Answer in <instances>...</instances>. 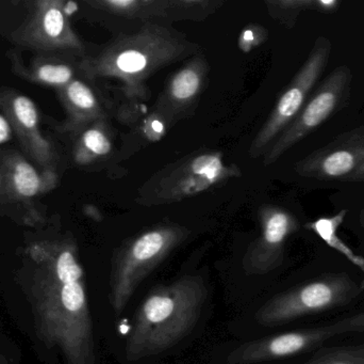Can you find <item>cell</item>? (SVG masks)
<instances>
[{"instance_id": "cell-1", "label": "cell", "mask_w": 364, "mask_h": 364, "mask_svg": "<svg viewBox=\"0 0 364 364\" xmlns=\"http://www.w3.org/2000/svg\"><path fill=\"white\" fill-rule=\"evenodd\" d=\"M208 296L200 276L186 275L154 288L136 310L126 341L130 363L160 355L194 329Z\"/></svg>"}, {"instance_id": "cell-2", "label": "cell", "mask_w": 364, "mask_h": 364, "mask_svg": "<svg viewBox=\"0 0 364 364\" xmlns=\"http://www.w3.org/2000/svg\"><path fill=\"white\" fill-rule=\"evenodd\" d=\"M194 45L181 33L156 21L115 38L85 63L92 77L115 79L129 96L140 95L144 83L158 71L193 53Z\"/></svg>"}, {"instance_id": "cell-3", "label": "cell", "mask_w": 364, "mask_h": 364, "mask_svg": "<svg viewBox=\"0 0 364 364\" xmlns=\"http://www.w3.org/2000/svg\"><path fill=\"white\" fill-rule=\"evenodd\" d=\"M178 224H162L124 243L113 256L110 273V305L115 314L127 307L147 276L188 237Z\"/></svg>"}, {"instance_id": "cell-4", "label": "cell", "mask_w": 364, "mask_h": 364, "mask_svg": "<svg viewBox=\"0 0 364 364\" xmlns=\"http://www.w3.org/2000/svg\"><path fill=\"white\" fill-rule=\"evenodd\" d=\"M363 291L364 280L358 282L350 274H325L269 299L256 312L255 320L262 326L287 324L350 305Z\"/></svg>"}, {"instance_id": "cell-5", "label": "cell", "mask_w": 364, "mask_h": 364, "mask_svg": "<svg viewBox=\"0 0 364 364\" xmlns=\"http://www.w3.org/2000/svg\"><path fill=\"white\" fill-rule=\"evenodd\" d=\"M241 175L237 165L226 164L220 152L191 154L147 182L141 189L139 202L146 207L172 204Z\"/></svg>"}, {"instance_id": "cell-6", "label": "cell", "mask_w": 364, "mask_h": 364, "mask_svg": "<svg viewBox=\"0 0 364 364\" xmlns=\"http://www.w3.org/2000/svg\"><path fill=\"white\" fill-rule=\"evenodd\" d=\"M331 49L333 45L328 38L320 36L316 41L307 59L284 90L271 115L252 140L248 152L250 157L264 155L275 139L294 121L305 106L306 100L316 81L322 76L328 63Z\"/></svg>"}, {"instance_id": "cell-7", "label": "cell", "mask_w": 364, "mask_h": 364, "mask_svg": "<svg viewBox=\"0 0 364 364\" xmlns=\"http://www.w3.org/2000/svg\"><path fill=\"white\" fill-rule=\"evenodd\" d=\"M364 312L324 326L289 331L242 344L228 355L229 364H255L297 356L346 333H363Z\"/></svg>"}, {"instance_id": "cell-8", "label": "cell", "mask_w": 364, "mask_h": 364, "mask_svg": "<svg viewBox=\"0 0 364 364\" xmlns=\"http://www.w3.org/2000/svg\"><path fill=\"white\" fill-rule=\"evenodd\" d=\"M350 66L336 68L318 88L294 121L275 139L264 154L263 165L275 164L289 150L320 128L336 111L348 104L352 88Z\"/></svg>"}, {"instance_id": "cell-9", "label": "cell", "mask_w": 364, "mask_h": 364, "mask_svg": "<svg viewBox=\"0 0 364 364\" xmlns=\"http://www.w3.org/2000/svg\"><path fill=\"white\" fill-rule=\"evenodd\" d=\"M261 232L242 259L246 276H264L279 269L284 261V247L299 229L294 215L282 207L264 205L259 211Z\"/></svg>"}, {"instance_id": "cell-10", "label": "cell", "mask_w": 364, "mask_h": 364, "mask_svg": "<svg viewBox=\"0 0 364 364\" xmlns=\"http://www.w3.org/2000/svg\"><path fill=\"white\" fill-rule=\"evenodd\" d=\"M364 162V125L338 136L295 166L297 175L320 181H343Z\"/></svg>"}, {"instance_id": "cell-11", "label": "cell", "mask_w": 364, "mask_h": 364, "mask_svg": "<svg viewBox=\"0 0 364 364\" xmlns=\"http://www.w3.org/2000/svg\"><path fill=\"white\" fill-rule=\"evenodd\" d=\"M209 66L203 56L197 55L177 71L164 87L156 104V113L173 124L198 102L207 83Z\"/></svg>"}, {"instance_id": "cell-12", "label": "cell", "mask_w": 364, "mask_h": 364, "mask_svg": "<svg viewBox=\"0 0 364 364\" xmlns=\"http://www.w3.org/2000/svg\"><path fill=\"white\" fill-rule=\"evenodd\" d=\"M92 4L114 16L153 21L171 19V0H98Z\"/></svg>"}, {"instance_id": "cell-13", "label": "cell", "mask_w": 364, "mask_h": 364, "mask_svg": "<svg viewBox=\"0 0 364 364\" xmlns=\"http://www.w3.org/2000/svg\"><path fill=\"white\" fill-rule=\"evenodd\" d=\"M267 12L272 19L288 28L296 25L301 12L316 11L320 13L336 12L341 6L338 0H265Z\"/></svg>"}, {"instance_id": "cell-14", "label": "cell", "mask_w": 364, "mask_h": 364, "mask_svg": "<svg viewBox=\"0 0 364 364\" xmlns=\"http://www.w3.org/2000/svg\"><path fill=\"white\" fill-rule=\"evenodd\" d=\"M346 214H348V209H342L339 213L336 214L335 216H331V217H322L316 220V222H309V224H306V228L318 234V237L322 239L329 247L346 256L352 264L358 267L364 273V259L363 256L355 254L348 247V245H346L342 241L341 237L338 235V230L343 224Z\"/></svg>"}, {"instance_id": "cell-15", "label": "cell", "mask_w": 364, "mask_h": 364, "mask_svg": "<svg viewBox=\"0 0 364 364\" xmlns=\"http://www.w3.org/2000/svg\"><path fill=\"white\" fill-rule=\"evenodd\" d=\"M66 96L75 115L81 121H104L105 113L95 93L82 81H70L66 87Z\"/></svg>"}, {"instance_id": "cell-16", "label": "cell", "mask_w": 364, "mask_h": 364, "mask_svg": "<svg viewBox=\"0 0 364 364\" xmlns=\"http://www.w3.org/2000/svg\"><path fill=\"white\" fill-rule=\"evenodd\" d=\"M112 140L102 121L89 128L81 137V160L85 162L106 157L112 152Z\"/></svg>"}, {"instance_id": "cell-17", "label": "cell", "mask_w": 364, "mask_h": 364, "mask_svg": "<svg viewBox=\"0 0 364 364\" xmlns=\"http://www.w3.org/2000/svg\"><path fill=\"white\" fill-rule=\"evenodd\" d=\"M303 364H364V344L318 348Z\"/></svg>"}, {"instance_id": "cell-18", "label": "cell", "mask_w": 364, "mask_h": 364, "mask_svg": "<svg viewBox=\"0 0 364 364\" xmlns=\"http://www.w3.org/2000/svg\"><path fill=\"white\" fill-rule=\"evenodd\" d=\"M223 4L224 2L218 0H171V19L200 21Z\"/></svg>"}, {"instance_id": "cell-19", "label": "cell", "mask_w": 364, "mask_h": 364, "mask_svg": "<svg viewBox=\"0 0 364 364\" xmlns=\"http://www.w3.org/2000/svg\"><path fill=\"white\" fill-rule=\"evenodd\" d=\"M15 188L23 197H33L40 189V177L33 167L27 162H19L15 168Z\"/></svg>"}, {"instance_id": "cell-20", "label": "cell", "mask_w": 364, "mask_h": 364, "mask_svg": "<svg viewBox=\"0 0 364 364\" xmlns=\"http://www.w3.org/2000/svg\"><path fill=\"white\" fill-rule=\"evenodd\" d=\"M44 30L49 38H59L64 36L75 46H79L78 41L70 33L66 25L65 16L60 9L50 8L47 11L44 17Z\"/></svg>"}, {"instance_id": "cell-21", "label": "cell", "mask_w": 364, "mask_h": 364, "mask_svg": "<svg viewBox=\"0 0 364 364\" xmlns=\"http://www.w3.org/2000/svg\"><path fill=\"white\" fill-rule=\"evenodd\" d=\"M269 38L267 28L259 24H248L240 33L237 45L243 53H250L252 49L264 44Z\"/></svg>"}, {"instance_id": "cell-22", "label": "cell", "mask_w": 364, "mask_h": 364, "mask_svg": "<svg viewBox=\"0 0 364 364\" xmlns=\"http://www.w3.org/2000/svg\"><path fill=\"white\" fill-rule=\"evenodd\" d=\"M41 80L51 85H68L72 81L73 70L64 64H46L38 68Z\"/></svg>"}, {"instance_id": "cell-23", "label": "cell", "mask_w": 364, "mask_h": 364, "mask_svg": "<svg viewBox=\"0 0 364 364\" xmlns=\"http://www.w3.org/2000/svg\"><path fill=\"white\" fill-rule=\"evenodd\" d=\"M14 111L17 119L26 128H33L38 122V113L33 102L26 96H19L14 102Z\"/></svg>"}, {"instance_id": "cell-24", "label": "cell", "mask_w": 364, "mask_h": 364, "mask_svg": "<svg viewBox=\"0 0 364 364\" xmlns=\"http://www.w3.org/2000/svg\"><path fill=\"white\" fill-rule=\"evenodd\" d=\"M342 182H348V183H350V182H364V162L360 167L356 169L354 173L348 175Z\"/></svg>"}, {"instance_id": "cell-25", "label": "cell", "mask_w": 364, "mask_h": 364, "mask_svg": "<svg viewBox=\"0 0 364 364\" xmlns=\"http://www.w3.org/2000/svg\"><path fill=\"white\" fill-rule=\"evenodd\" d=\"M9 135V128L8 124L4 121V119L0 118V141H4V139H6Z\"/></svg>"}, {"instance_id": "cell-26", "label": "cell", "mask_w": 364, "mask_h": 364, "mask_svg": "<svg viewBox=\"0 0 364 364\" xmlns=\"http://www.w3.org/2000/svg\"><path fill=\"white\" fill-rule=\"evenodd\" d=\"M359 224H360L361 228L364 229V207L361 209L360 215H359Z\"/></svg>"}]
</instances>
